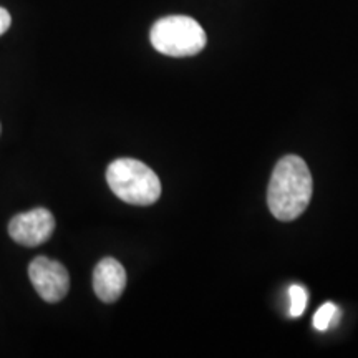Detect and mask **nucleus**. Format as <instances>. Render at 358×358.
<instances>
[{
    "instance_id": "7ed1b4c3",
    "label": "nucleus",
    "mask_w": 358,
    "mask_h": 358,
    "mask_svg": "<svg viewBox=\"0 0 358 358\" xmlns=\"http://www.w3.org/2000/svg\"><path fill=\"white\" fill-rule=\"evenodd\" d=\"M151 43L168 57H192L206 47V32L198 22L186 15L159 19L150 34Z\"/></svg>"
},
{
    "instance_id": "f03ea898",
    "label": "nucleus",
    "mask_w": 358,
    "mask_h": 358,
    "mask_svg": "<svg viewBox=\"0 0 358 358\" xmlns=\"http://www.w3.org/2000/svg\"><path fill=\"white\" fill-rule=\"evenodd\" d=\"M106 181L120 199L133 206H150L161 196L159 178L138 159L113 161L106 169Z\"/></svg>"
},
{
    "instance_id": "9d476101",
    "label": "nucleus",
    "mask_w": 358,
    "mask_h": 358,
    "mask_svg": "<svg viewBox=\"0 0 358 358\" xmlns=\"http://www.w3.org/2000/svg\"><path fill=\"white\" fill-rule=\"evenodd\" d=\"M0 131H2V127H0Z\"/></svg>"
},
{
    "instance_id": "39448f33",
    "label": "nucleus",
    "mask_w": 358,
    "mask_h": 358,
    "mask_svg": "<svg viewBox=\"0 0 358 358\" xmlns=\"http://www.w3.org/2000/svg\"><path fill=\"white\" fill-rule=\"evenodd\" d=\"M53 231H55V217L45 208L17 214L8 224V234L12 239L27 248H37V245L47 243Z\"/></svg>"
},
{
    "instance_id": "6e6552de",
    "label": "nucleus",
    "mask_w": 358,
    "mask_h": 358,
    "mask_svg": "<svg viewBox=\"0 0 358 358\" xmlns=\"http://www.w3.org/2000/svg\"><path fill=\"white\" fill-rule=\"evenodd\" d=\"M290 295V315L301 317L307 307V290L301 285H292L289 290Z\"/></svg>"
},
{
    "instance_id": "0eeeda50",
    "label": "nucleus",
    "mask_w": 358,
    "mask_h": 358,
    "mask_svg": "<svg viewBox=\"0 0 358 358\" xmlns=\"http://www.w3.org/2000/svg\"><path fill=\"white\" fill-rule=\"evenodd\" d=\"M338 307L335 306V303H324V306L317 310L315 317H313V325H315L317 330H327L334 322L338 320Z\"/></svg>"
},
{
    "instance_id": "20e7f679",
    "label": "nucleus",
    "mask_w": 358,
    "mask_h": 358,
    "mask_svg": "<svg viewBox=\"0 0 358 358\" xmlns=\"http://www.w3.org/2000/svg\"><path fill=\"white\" fill-rule=\"evenodd\" d=\"M29 277L37 294L48 303L60 302L70 290V275L64 264L45 256L30 262Z\"/></svg>"
},
{
    "instance_id": "1a4fd4ad",
    "label": "nucleus",
    "mask_w": 358,
    "mask_h": 358,
    "mask_svg": "<svg viewBox=\"0 0 358 358\" xmlns=\"http://www.w3.org/2000/svg\"><path fill=\"white\" fill-rule=\"evenodd\" d=\"M10 24H12L10 13H8L3 7H0V35H3L7 32Z\"/></svg>"
},
{
    "instance_id": "f257e3e1",
    "label": "nucleus",
    "mask_w": 358,
    "mask_h": 358,
    "mask_svg": "<svg viewBox=\"0 0 358 358\" xmlns=\"http://www.w3.org/2000/svg\"><path fill=\"white\" fill-rule=\"evenodd\" d=\"M312 174L301 156H284L275 164L267 187V204L279 221H294L312 199Z\"/></svg>"
},
{
    "instance_id": "423d86ee",
    "label": "nucleus",
    "mask_w": 358,
    "mask_h": 358,
    "mask_svg": "<svg viewBox=\"0 0 358 358\" xmlns=\"http://www.w3.org/2000/svg\"><path fill=\"white\" fill-rule=\"evenodd\" d=\"M127 287V271L113 257H105L93 271V290L101 302L113 303Z\"/></svg>"
}]
</instances>
